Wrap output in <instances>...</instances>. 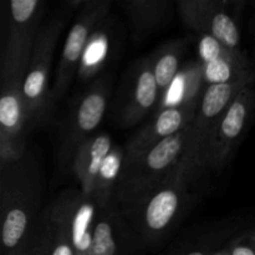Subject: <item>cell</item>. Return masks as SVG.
Instances as JSON below:
<instances>
[{
  "label": "cell",
  "instance_id": "obj_6",
  "mask_svg": "<svg viewBox=\"0 0 255 255\" xmlns=\"http://www.w3.org/2000/svg\"><path fill=\"white\" fill-rule=\"evenodd\" d=\"M187 131L188 128L184 127L181 132L158 142L151 149L144 152L133 161L128 162V164L136 162L142 164L144 173H149V176H157L162 172L168 171L183 149Z\"/></svg>",
  "mask_w": 255,
  "mask_h": 255
},
{
  "label": "cell",
  "instance_id": "obj_13",
  "mask_svg": "<svg viewBox=\"0 0 255 255\" xmlns=\"http://www.w3.org/2000/svg\"><path fill=\"white\" fill-rule=\"evenodd\" d=\"M209 35L218 40L226 49H237L239 45V30L228 14L218 11L209 22Z\"/></svg>",
  "mask_w": 255,
  "mask_h": 255
},
{
  "label": "cell",
  "instance_id": "obj_4",
  "mask_svg": "<svg viewBox=\"0 0 255 255\" xmlns=\"http://www.w3.org/2000/svg\"><path fill=\"white\" fill-rule=\"evenodd\" d=\"M111 151V138L106 134L97 136L80 148L76 172L86 194L97 193L100 176Z\"/></svg>",
  "mask_w": 255,
  "mask_h": 255
},
{
  "label": "cell",
  "instance_id": "obj_5",
  "mask_svg": "<svg viewBox=\"0 0 255 255\" xmlns=\"http://www.w3.org/2000/svg\"><path fill=\"white\" fill-rule=\"evenodd\" d=\"M184 126V114L178 107H167L158 115L156 121L151 127L144 129L138 138L132 143L129 149L128 159L131 162L156 146L158 142L164 138L173 136L183 129Z\"/></svg>",
  "mask_w": 255,
  "mask_h": 255
},
{
  "label": "cell",
  "instance_id": "obj_1",
  "mask_svg": "<svg viewBox=\"0 0 255 255\" xmlns=\"http://www.w3.org/2000/svg\"><path fill=\"white\" fill-rule=\"evenodd\" d=\"M56 32L57 27H52L50 31H46L42 35L35 50L29 72L22 81L21 95L26 119H30V116H34V115L40 116L42 112V106L47 96V75H49L51 52L54 49Z\"/></svg>",
  "mask_w": 255,
  "mask_h": 255
},
{
  "label": "cell",
  "instance_id": "obj_10",
  "mask_svg": "<svg viewBox=\"0 0 255 255\" xmlns=\"http://www.w3.org/2000/svg\"><path fill=\"white\" fill-rule=\"evenodd\" d=\"M157 95H158V85H157L153 69L151 67L144 69L137 77L133 100L129 105V110L127 111L126 121L131 124L134 120L148 112L157 101Z\"/></svg>",
  "mask_w": 255,
  "mask_h": 255
},
{
  "label": "cell",
  "instance_id": "obj_2",
  "mask_svg": "<svg viewBox=\"0 0 255 255\" xmlns=\"http://www.w3.org/2000/svg\"><path fill=\"white\" fill-rule=\"evenodd\" d=\"M253 104V89L246 86L217 122L214 132L209 136V139H212V153L214 161H222L231 149L232 143L239 138L248 124L249 112Z\"/></svg>",
  "mask_w": 255,
  "mask_h": 255
},
{
  "label": "cell",
  "instance_id": "obj_9",
  "mask_svg": "<svg viewBox=\"0 0 255 255\" xmlns=\"http://www.w3.org/2000/svg\"><path fill=\"white\" fill-rule=\"evenodd\" d=\"M178 192L174 188H164L156 192L144 209V223L149 231L158 233L164 231L176 217L179 207Z\"/></svg>",
  "mask_w": 255,
  "mask_h": 255
},
{
  "label": "cell",
  "instance_id": "obj_3",
  "mask_svg": "<svg viewBox=\"0 0 255 255\" xmlns=\"http://www.w3.org/2000/svg\"><path fill=\"white\" fill-rule=\"evenodd\" d=\"M105 12V9L101 6L87 12L86 15L79 19L76 24L70 29L69 35L65 41L64 50H62L61 62L59 66V74L56 77V85L54 87V96L59 97L60 95L66 91L67 86L71 82L75 67H76L79 59L84 54L87 39L90 36L92 26L96 20Z\"/></svg>",
  "mask_w": 255,
  "mask_h": 255
},
{
  "label": "cell",
  "instance_id": "obj_12",
  "mask_svg": "<svg viewBox=\"0 0 255 255\" xmlns=\"http://www.w3.org/2000/svg\"><path fill=\"white\" fill-rule=\"evenodd\" d=\"M27 224H29V217L26 212L20 207H14L5 214L4 222H2L1 239L2 246L9 252V254L16 252V248L24 238Z\"/></svg>",
  "mask_w": 255,
  "mask_h": 255
},
{
  "label": "cell",
  "instance_id": "obj_17",
  "mask_svg": "<svg viewBox=\"0 0 255 255\" xmlns=\"http://www.w3.org/2000/svg\"><path fill=\"white\" fill-rule=\"evenodd\" d=\"M224 49L226 47L211 35H206L201 42V54L206 64L223 56L227 52Z\"/></svg>",
  "mask_w": 255,
  "mask_h": 255
},
{
  "label": "cell",
  "instance_id": "obj_14",
  "mask_svg": "<svg viewBox=\"0 0 255 255\" xmlns=\"http://www.w3.org/2000/svg\"><path fill=\"white\" fill-rule=\"evenodd\" d=\"M90 255H121L114 228L109 221H99L95 224Z\"/></svg>",
  "mask_w": 255,
  "mask_h": 255
},
{
  "label": "cell",
  "instance_id": "obj_19",
  "mask_svg": "<svg viewBox=\"0 0 255 255\" xmlns=\"http://www.w3.org/2000/svg\"><path fill=\"white\" fill-rule=\"evenodd\" d=\"M9 255H34V254H32V251H31L30 253H22V252H21V253H20V252H12V253H10Z\"/></svg>",
  "mask_w": 255,
  "mask_h": 255
},
{
  "label": "cell",
  "instance_id": "obj_15",
  "mask_svg": "<svg viewBox=\"0 0 255 255\" xmlns=\"http://www.w3.org/2000/svg\"><path fill=\"white\" fill-rule=\"evenodd\" d=\"M178 71V57L172 52L162 55L153 67L154 76L159 90H166L171 86Z\"/></svg>",
  "mask_w": 255,
  "mask_h": 255
},
{
  "label": "cell",
  "instance_id": "obj_18",
  "mask_svg": "<svg viewBox=\"0 0 255 255\" xmlns=\"http://www.w3.org/2000/svg\"><path fill=\"white\" fill-rule=\"evenodd\" d=\"M231 255H255V237L236 244Z\"/></svg>",
  "mask_w": 255,
  "mask_h": 255
},
{
  "label": "cell",
  "instance_id": "obj_20",
  "mask_svg": "<svg viewBox=\"0 0 255 255\" xmlns=\"http://www.w3.org/2000/svg\"><path fill=\"white\" fill-rule=\"evenodd\" d=\"M186 255H206V253H203L202 251H194V252H191V253H188Z\"/></svg>",
  "mask_w": 255,
  "mask_h": 255
},
{
  "label": "cell",
  "instance_id": "obj_8",
  "mask_svg": "<svg viewBox=\"0 0 255 255\" xmlns=\"http://www.w3.org/2000/svg\"><path fill=\"white\" fill-rule=\"evenodd\" d=\"M249 81L251 77H244L234 82L209 85L202 97L199 120L216 121L221 119Z\"/></svg>",
  "mask_w": 255,
  "mask_h": 255
},
{
  "label": "cell",
  "instance_id": "obj_7",
  "mask_svg": "<svg viewBox=\"0 0 255 255\" xmlns=\"http://www.w3.org/2000/svg\"><path fill=\"white\" fill-rule=\"evenodd\" d=\"M26 120L21 85L17 79H10L9 87H5L0 99V125H1L2 143L6 138H14L20 134Z\"/></svg>",
  "mask_w": 255,
  "mask_h": 255
},
{
  "label": "cell",
  "instance_id": "obj_16",
  "mask_svg": "<svg viewBox=\"0 0 255 255\" xmlns=\"http://www.w3.org/2000/svg\"><path fill=\"white\" fill-rule=\"evenodd\" d=\"M204 76H206V80L209 82V85L232 82L233 67L229 62L227 52L219 59L207 62L206 66H204Z\"/></svg>",
  "mask_w": 255,
  "mask_h": 255
},
{
  "label": "cell",
  "instance_id": "obj_11",
  "mask_svg": "<svg viewBox=\"0 0 255 255\" xmlns=\"http://www.w3.org/2000/svg\"><path fill=\"white\" fill-rule=\"evenodd\" d=\"M106 110V97L100 90H92L84 97L76 114V127L79 133L92 132L102 121Z\"/></svg>",
  "mask_w": 255,
  "mask_h": 255
}]
</instances>
